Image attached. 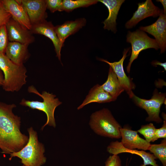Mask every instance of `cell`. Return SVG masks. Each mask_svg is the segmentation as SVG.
<instances>
[{
	"mask_svg": "<svg viewBox=\"0 0 166 166\" xmlns=\"http://www.w3.org/2000/svg\"><path fill=\"white\" fill-rule=\"evenodd\" d=\"M115 100L103 89L101 85L97 84L91 88L85 99L77 108V109H81L86 105L92 103H105Z\"/></svg>",
	"mask_w": 166,
	"mask_h": 166,
	"instance_id": "cell-20",
	"label": "cell"
},
{
	"mask_svg": "<svg viewBox=\"0 0 166 166\" xmlns=\"http://www.w3.org/2000/svg\"><path fill=\"white\" fill-rule=\"evenodd\" d=\"M16 107L14 104L0 102V149L3 153L18 152L28 140L29 136L20 130V117L13 112Z\"/></svg>",
	"mask_w": 166,
	"mask_h": 166,
	"instance_id": "cell-1",
	"label": "cell"
},
{
	"mask_svg": "<svg viewBox=\"0 0 166 166\" xmlns=\"http://www.w3.org/2000/svg\"><path fill=\"white\" fill-rule=\"evenodd\" d=\"M1 1L6 10L14 20L30 30L32 25L28 15L17 0H1Z\"/></svg>",
	"mask_w": 166,
	"mask_h": 166,
	"instance_id": "cell-16",
	"label": "cell"
},
{
	"mask_svg": "<svg viewBox=\"0 0 166 166\" xmlns=\"http://www.w3.org/2000/svg\"><path fill=\"white\" fill-rule=\"evenodd\" d=\"M138 5L137 10L125 24V27L127 29L135 27L140 22L147 17L159 16L161 10L155 6L151 0H147L144 2L139 3Z\"/></svg>",
	"mask_w": 166,
	"mask_h": 166,
	"instance_id": "cell-12",
	"label": "cell"
},
{
	"mask_svg": "<svg viewBox=\"0 0 166 166\" xmlns=\"http://www.w3.org/2000/svg\"><path fill=\"white\" fill-rule=\"evenodd\" d=\"M47 9L52 13L62 11V0H45Z\"/></svg>",
	"mask_w": 166,
	"mask_h": 166,
	"instance_id": "cell-26",
	"label": "cell"
},
{
	"mask_svg": "<svg viewBox=\"0 0 166 166\" xmlns=\"http://www.w3.org/2000/svg\"><path fill=\"white\" fill-rule=\"evenodd\" d=\"M22 166H25L24 165H22Z\"/></svg>",
	"mask_w": 166,
	"mask_h": 166,
	"instance_id": "cell-33",
	"label": "cell"
},
{
	"mask_svg": "<svg viewBox=\"0 0 166 166\" xmlns=\"http://www.w3.org/2000/svg\"><path fill=\"white\" fill-rule=\"evenodd\" d=\"M30 31L33 34L43 35L52 41L54 47L56 56L61 61V50L63 46L60 43L55 30V26L52 22L46 20L33 25Z\"/></svg>",
	"mask_w": 166,
	"mask_h": 166,
	"instance_id": "cell-14",
	"label": "cell"
},
{
	"mask_svg": "<svg viewBox=\"0 0 166 166\" xmlns=\"http://www.w3.org/2000/svg\"><path fill=\"white\" fill-rule=\"evenodd\" d=\"M28 46L18 42H9L5 53L14 63L18 65H23L30 56Z\"/></svg>",
	"mask_w": 166,
	"mask_h": 166,
	"instance_id": "cell-17",
	"label": "cell"
},
{
	"mask_svg": "<svg viewBox=\"0 0 166 166\" xmlns=\"http://www.w3.org/2000/svg\"><path fill=\"white\" fill-rule=\"evenodd\" d=\"M126 38V42L130 43L132 46L131 54L126 67L127 71L129 73L132 63L137 58L141 51L149 48L158 50L159 47L155 39L149 37L144 32L140 29L133 32L128 31Z\"/></svg>",
	"mask_w": 166,
	"mask_h": 166,
	"instance_id": "cell-6",
	"label": "cell"
},
{
	"mask_svg": "<svg viewBox=\"0 0 166 166\" xmlns=\"http://www.w3.org/2000/svg\"><path fill=\"white\" fill-rule=\"evenodd\" d=\"M9 42H16L29 45L35 41V38L28 29L11 17L5 25Z\"/></svg>",
	"mask_w": 166,
	"mask_h": 166,
	"instance_id": "cell-8",
	"label": "cell"
},
{
	"mask_svg": "<svg viewBox=\"0 0 166 166\" xmlns=\"http://www.w3.org/2000/svg\"><path fill=\"white\" fill-rule=\"evenodd\" d=\"M101 85L103 89L115 100L124 91L121 86L115 73L110 66L107 80Z\"/></svg>",
	"mask_w": 166,
	"mask_h": 166,
	"instance_id": "cell-21",
	"label": "cell"
},
{
	"mask_svg": "<svg viewBox=\"0 0 166 166\" xmlns=\"http://www.w3.org/2000/svg\"><path fill=\"white\" fill-rule=\"evenodd\" d=\"M120 132L122 139L121 142L124 148L130 149L148 150L151 144L140 137L137 131L125 127L120 128Z\"/></svg>",
	"mask_w": 166,
	"mask_h": 166,
	"instance_id": "cell-13",
	"label": "cell"
},
{
	"mask_svg": "<svg viewBox=\"0 0 166 166\" xmlns=\"http://www.w3.org/2000/svg\"><path fill=\"white\" fill-rule=\"evenodd\" d=\"M148 150L159 160L163 166H166V138L160 144H151Z\"/></svg>",
	"mask_w": 166,
	"mask_h": 166,
	"instance_id": "cell-23",
	"label": "cell"
},
{
	"mask_svg": "<svg viewBox=\"0 0 166 166\" xmlns=\"http://www.w3.org/2000/svg\"><path fill=\"white\" fill-rule=\"evenodd\" d=\"M130 48L124 49L121 58L118 61L110 62L106 60L100 58L99 60L108 64L115 73L120 83L130 98L134 94L132 90L135 88V85L131 79L128 77L124 71L123 64L124 61L127 56V53Z\"/></svg>",
	"mask_w": 166,
	"mask_h": 166,
	"instance_id": "cell-11",
	"label": "cell"
},
{
	"mask_svg": "<svg viewBox=\"0 0 166 166\" xmlns=\"http://www.w3.org/2000/svg\"><path fill=\"white\" fill-rule=\"evenodd\" d=\"M156 137V140L159 138H166V121H163L162 126L159 128H156L155 130Z\"/></svg>",
	"mask_w": 166,
	"mask_h": 166,
	"instance_id": "cell-29",
	"label": "cell"
},
{
	"mask_svg": "<svg viewBox=\"0 0 166 166\" xmlns=\"http://www.w3.org/2000/svg\"><path fill=\"white\" fill-rule=\"evenodd\" d=\"M4 79L2 71L0 69V85H2Z\"/></svg>",
	"mask_w": 166,
	"mask_h": 166,
	"instance_id": "cell-32",
	"label": "cell"
},
{
	"mask_svg": "<svg viewBox=\"0 0 166 166\" xmlns=\"http://www.w3.org/2000/svg\"><path fill=\"white\" fill-rule=\"evenodd\" d=\"M98 2V0H63L62 11L71 12L76 9L88 7Z\"/></svg>",
	"mask_w": 166,
	"mask_h": 166,
	"instance_id": "cell-22",
	"label": "cell"
},
{
	"mask_svg": "<svg viewBox=\"0 0 166 166\" xmlns=\"http://www.w3.org/2000/svg\"><path fill=\"white\" fill-rule=\"evenodd\" d=\"M126 166H127V164H126Z\"/></svg>",
	"mask_w": 166,
	"mask_h": 166,
	"instance_id": "cell-34",
	"label": "cell"
},
{
	"mask_svg": "<svg viewBox=\"0 0 166 166\" xmlns=\"http://www.w3.org/2000/svg\"><path fill=\"white\" fill-rule=\"evenodd\" d=\"M105 166H121V161L117 155L109 157L105 162Z\"/></svg>",
	"mask_w": 166,
	"mask_h": 166,
	"instance_id": "cell-28",
	"label": "cell"
},
{
	"mask_svg": "<svg viewBox=\"0 0 166 166\" xmlns=\"http://www.w3.org/2000/svg\"><path fill=\"white\" fill-rule=\"evenodd\" d=\"M0 69L4 73L2 86L5 91H18L26 84L27 77L26 67L24 65L14 63L5 53H0Z\"/></svg>",
	"mask_w": 166,
	"mask_h": 166,
	"instance_id": "cell-3",
	"label": "cell"
},
{
	"mask_svg": "<svg viewBox=\"0 0 166 166\" xmlns=\"http://www.w3.org/2000/svg\"><path fill=\"white\" fill-rule=\"evenodd\" d=\"M156 128L152 123L142 125L137 131L143 135L145 140L149 142L157 140L155 135Z\"/></svg>",
	"mask_w": 166,
	"mask_h": 166,
	"instance_id": "cell-24",
	"label": "cell"
},
{
	"mask_svg": "<svg viewBox=\"0 0 166 166\" xmlns=\"http://www.w3.org/2000/svg\"><path fill=\"white\" fill-rule=\"evenodd\" d=\"M11 17V15L6 10L0 0V27L5 25Z\"/></svg>",
	"mask_w": 166,
	"mask_h": 166,
	"instance_id": "cell-27",
	"label": "cell"
},
{
	"mask_svg": "<svg viewBox=\"0 0 166 166\" xmlns=\"http://www.w3.org/2000/svg\"><path fill=\"white\" fill-rule=\"evenodd\" d=\"M153 65H159L162 66L164 69L165 71L166 70V62L162 63L157 61H153L151 63Z\"/></svg>",
	"mask_w": 166,
	"mask_h": 166,
	"instance_id": "cell-30",
	"label": "cell"
},
{
	"mask_svg": "<svg viewBox=\"0 0 166 166\" xmlns=\"http://www.w3.org/2000/svg\"><path fill=\"white\" fill-rule=\"evenodd\" d=\"M166 96L165 93L159 92L155 89L150 99L141 98L135 94L132 98L137 106L146 111L148 116L146 118V121L160 123L162 122L159 116L160 109L162 105L165 102Z\"/></svg>",
	"mask_w": 166,
	"mask_h": 166,
	"instance_id": "cell-7",
	"label": "cell"
},
{
	"mask_svg": "<svg viewBox=\"0 0 166 166\" xmlns=\"http://www.w3.org/2000/svg\"><path fill=\"white\" fill-rule=\"evenodd\" d=\"M156 1L161 3L164 8L163 13L165 14H166V1L165 0H156Z\"/></svg>",
	"mask_w": 166,
	"mask_h": 166,
	"instance_id": "cell-31",
	"label": "cell"
},
{
	"mask_svg": "<svg viewBox=\"0 0 166 166\" xmlns=\"http://www.w3.org/2000/svg\"><path fill=\"white\" fill-rule=\"evenodd\" d=\"M9 42L6 26H2L0 27V53H5Z\"/></svg>",
	"mask_w": 166,
	"mask_h": 166,
	"instance_id": "cell-25",
	"label": "cell"
},
{
	"mask_svg": "<svg viewBox=\"0 0 166 166\" xmlns=\"http://www.w3.org/2000/svg\"><path fill=\"white\" fill-rule=\"evenodd\" d=\"M89 125L97 134L112 139L121 138L120 129L122 128L111 111L104 108L93 113Z\"/></svg>",
	"mask_w": 166,
	"mask_h": 166,
	"instance_id": "cell-4",
	"label": "cell"
},
{
	"mask_svg": "<svg viewBox=\"0 0 166 166\" xmlns=\"http://www.w3.org/2000/svg\"><path fill=\"white\" fill-rule=\"evenodd\" d=\"M29 139L26 145L20 150L10 153L9 160L17 157L25 166H42L46 162L44 145L38 139V133L31 127L27 129Z\"/></svg>",
	"mask_w": 166,
	"mask_h": 166,
	"instance_id": "cell-2",
	"label": "cell"
},
{
	"mask_svg": "<svg viewBox=\"0 0 166 166\" xmlns=\"http://www.w3.org/2000/svg\"><path fill=\"white\" fill-rule=\"evenodd\" d=\"M26 12L32 25L39 23L48 17L45 0H17Z\"/></svg>",
	"mask_w": 166,
	"mask_h": 166,
	"instance_id": "cell-9",
	"label": "cell"
},
{
	"mask_svg": "<svg viewBox=\"0 0 166 166\" xmlns=\"http://www.w3.org/2000/svg\"><path fill=\"white\" fill-rule=\"evenodd\" d=\"M124 0H98L104 4L108 9L109 14L107 18L103 22L104 28L111 30L115 33L116 28V19L120 8L124 2Z\"/></svg>",
	"mask_w": 166,
	"mask_h": 166,
	"instance_id": "cell-19",
	"label": "cell"
},
{
	"mask_svg": "<svg viewBox=\"0 0 166 166\" xmlns=\"http://www.w3.org/2000/svg\"><path fill=\"white\" fill-rule=\"evenodd\" d=\"M139 29L152 35L157 43L160 53L165 52L166 49V14L161 10L157 20L151 25L141 26Z\"/></svg>",
	"mask_w": 166,
	"mask_h": 166,
	"instance_id": "cell-10",
	"label": "cell"
},
{
	"mask_svg": "<svg viewBox=\"0 0 166 166\" xmlns=\"http://www.w3.org/2000/svg\"><path fill=\"white\" fill-rule=\"evenodd\" d=\"M86 20L84 18H78L74 21H67L64 23L55 26V30L57 37L63 46L65 39L85 26Z\"/></svg>",
	"mask_w": 166,
	"mask_h": 166,
	"instance_id": "cell-18",
	"label": "cell"
},
{
	"mask_svg": "<svg viewBox=\"0 0 166 166\" xmlns=\"http://www.w3.org/2000/svg\"><path fill=\"white\" fill-rule=\"evenodd\" d=\"M107 151L112 155H118L122 153H129L139 156L143 161V164L140 166H159L157 163L156 160L157 158L152 154L145 151L137 149H130L124 148L121 142L118 141H112L110 143L107 148Z\"/></svg>",
	"mask_w": 166,
	"mask_h": 166,
	"instance_id": "cell-15",
	"label": "cell"
},
{
	"mask_svg": "<svg viewBox=\"0 0 166 166\" xmlns=\"http://www.w3.org/2000/svg\"><path fill=\"white\" fill-rule=\"evenodd\" d=\"M29 93H33L41 97L43 99L42 102L38 101H30L23 99L20 103V105L27 106L32 109H36L44 112L47 116V121L42 127L43 130L47 125L55 128L56 126L54 116L56 108L62 104L56 95L45 91L40 94L33 86L28 88Z\"/></svg>",
	"mask_w": 166,
	"mask_h": 166,
	"instance_id": "cell-5",
	"label": "cell"
}]
</instances>
